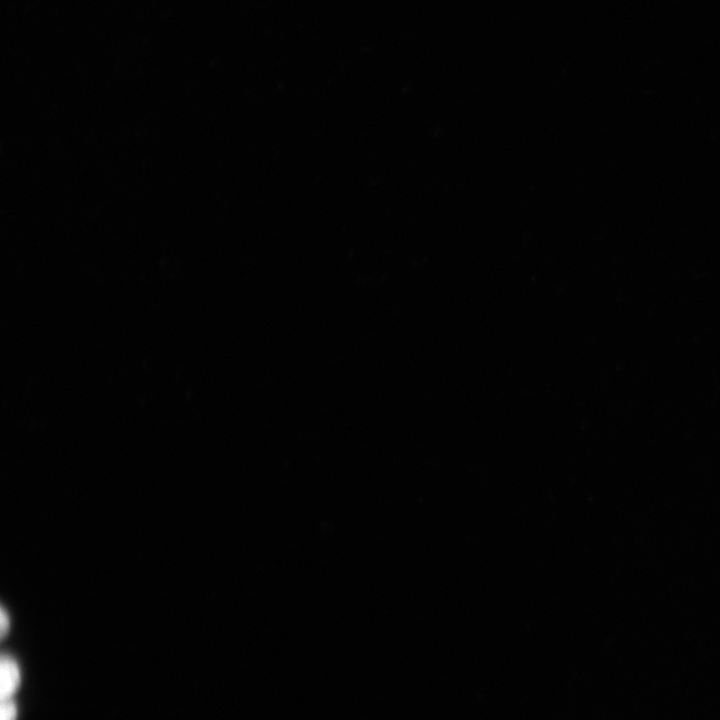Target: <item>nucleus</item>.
<instances>
[{
	"instance_id": "obj_1",
	"label": "nucleus",
	"mask_w": 720,
	"mask_h": 720,
	"mask_svg": "<svg viewBox=\"0 0 720 720\" xmlns=\"http://www.w3.org/2000/svg\"><path fill=\"white\" fill-rule=\"evenodd\" d=\"M21 683L18 663L9 655H2L0 662V696L1 700L9 699L17 691Z\"/></svg>"
},
{
	"instance_id": "obj_2",
	"label": "nucleus",
	"mask_w": 720,
	"mask_h": 720,
	"mask_svg": "<svg viewBox=\"0 0 720 720\" xmlns=\"http://www.w3.org/2000/svg\"><path fill=\"white\" fill-rule=\"evenodd\" d=\"M18 708L11 699L1 700L0 720H17Z\"/></svg>"
},
{
	"instance_id": "obj_3",
	"label": "nucleus",
	"mask_w": 720,
	"mask_h": 720,
	"mask_svg": "<svg viewBox=\"0 0 720 720\" xmlns=\"http://www.w3.org/2000/svg\"><path fill=\"white\" fill-rule=\"evenodd\" d=\"M0 623H1V624H0L1 636L4 637L5 634H6V633L8 632V630H9L10 619H9V615L7 614V612H6L3 608L1 609Z\"/></svg>"
}]
</instances>
